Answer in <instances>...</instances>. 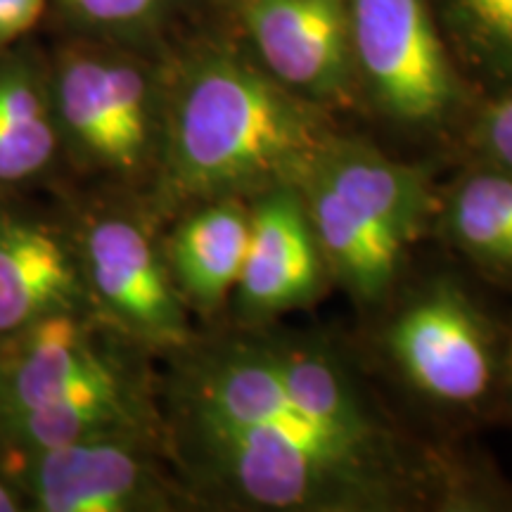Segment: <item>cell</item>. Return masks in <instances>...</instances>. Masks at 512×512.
Returning a JSON list of instances; mask_svg holds the SVG:
<instances>
[{"label":"cell","instance_id":"8","mask_svg":"<svg viewBox=\"0 0 512 512\" xmlns=\"http://www.w3.org/2000/svg\"><path fill=\"white\" fill-rule=\"evenodd\" d=\"M242 17L275 81L311 102L349 95L356 81L349 0H245Z\"/></svg>","mask_w":512,"mask_h":512},{"label":"cell","instance_id":"7","mask_svg":"<svg viewBox=\"0 0 512 512\" xmlns=\"http://www.w3.org/2000/svg\"><path fill=\"white\" fill-rule=\"evenodd\" d=\"M22 486L43 512H143L176 503L145 434H107L29 453Z\"/></svg>","mask_w":512,"mask_h":512},{"label":"cell","instance_id":"12","mask_svg":"<svg viewBox=\"0 0 512 512\" xmlns=\"http://www.w3.org/2000/svg\"><path fill=\"white\" fill-rule=\"evenodd\" d=\"M249 204L242 197H223L195 204L178 223L164 259L185 304L216 311L238 287L245 266Z\"/></svg>","mask_w":512,"mask_h":512},{"label":"cell","instance_id":"11","mask_svg":"<svg viewBox=\"0 0 512 512\" xmlns=\"http://www.w3.org/2000/svg\"><path fill=\"white\" fill-rule=\"evenodd\" d=\"M114 368L121 366L95 344L91 325L72 309L50 311L19 330L15 354L3 358L0 415L41 406Z\"/></svg>","mask_w":512,"mask_h":512},{"label":"cell","instance_id":"13","mask_svg":"<svg viewBox=\"0 0 512 512\" xmlns=\"http://www.w3.org/2000/svg\"><path fill=\"white\" fill-rule=\"evenodd\" d=\"M0 427L29 453L107 434H145L147 411L121 368L76 384L57 399L0 415Z\"/></svg>","mask_w":512,"mask_h":512},{"label":"cell","instance_id":"9","mask_svg":"<svg viewBox=\"0 0 512 512\" xmlns=\"http://www.w3.org/2000/svg\"><path fill=\"white\" fill-rule=\"evenodd\" d=\"M249 245L235 302L252 323L304 309L330 273L297 185H275L249 202Z\"/></svg>","mask_w":512,"mask_h":512},{"label":"cell","instance_id":"1","mask_svg":"<svg viewBox=\"0 0 512 512\" xmlns=\"http://www.w3.org/2000/svg\"><path fill=\"white\" fill-rule=\"evenodd\" d=\"M178 432L197 479L249 510L382 512L425 503L427 465L406 441H370L287 392L256 335L185 363Z\"/></svg>","mask_w":512,"mask_h":512},{"label":"cell","instance_id":"17","mask_svg":"<svg viewBox=\"0 0 512 512\" xmlns=\"http://www.w3.org/2000/svg\"><path fill=\"white\" fill-rule=\"evenodd\" d=\"M57 145L55 112L41 88L22 72H0V185L41 174Z\"/></svg>","mask_w":512,"mask_h":512},{"label":"cell","instance_id":"14","mask_svg":"<svg viewBox=\"0 0 512 512\" xmlns=\"http://www.w3.org/2000/svg\"><path fill=\"white\" fill-rule=\"evenodd\" d=\"M323 252L330 278L363 304H375L392 290L406 245L351 209L316 176L297 183Z\"/></svg>","mask_w":512,"mask_h":512},{"label":"cell","instance_id":"19","mask_svg":"<svg viewBox=\"0 0 512 512\" xmlns=\"http://www.w3.org/2000/svg\"><path fill=\"white\" fill-rule=\"evenodd\" d=\"M472 147L479 164L512 174V91L491 102L472 128Z\"/></svg>","mask_w":512,"mask_h":512},{"label":"cell","instance_id":"2","mask_svg":"<svg viewBox=\"0 0 512 512\" xmlns=\"http://www.w3.org/2000/svg\"><path fill=\"white\" fill-rule=\"evenodd\" d=\"M332 136L311 100L226 53L192 60L162 112L159 181L176 207L297 185Z\"/></svg>","mask_w":512,"mask_h":512},{"label":"cell","instance_id":"20","mask_svg":"<svg viewBox=\"0 0 512 512\" xmlns=\"http://www.w3.org/2000/svg\"><path fill=\"white\" fill-rule=\"evenodd\" d=\"M81 19L102 29H128L155 15L162 0H64Z\"/></svg>","mask_w":512,"mask_h":512},{"label":"cell","instance_id":"4","mask_svg":"<svg viewBox=\"0 0 512 512\" xmlns=\"http://www.w3.org/2000/svg\"><path fill=\"white\" fill-rule=\"evenodd\" d=\"M50 105L60 143L91 169L131 178L157 162L162 114L138 64L86 50L64 55Z\"/></svg>","mask_w":512,"mask_h":512},{"label":"cell","instance_id":"18","mask_svg":"<svg viewBox=\"0 0 512 512\" xmlns=\"http://www.w3.org/2000/svg\"><path fill=\"white\" fill-rule=\"evenodd\" d=\"M448 15L467 53L512 81V0H448Z\"/></svg>","mask_w":512,"mask_h":512},{"label":"cell","instance_id":"3","mask_svg":"<svg viewBox=\"0 0 512 512\" xmlns=\"http://www.w3.org/2000/svg\"><path fill=\"white\" fill-rule=\"evenodd\" d=\"M387 354L427 401L446 408H482L505 370L491 320L448 280L420 290L387 328Z\"/></svg>","mask_w":512,"mask_h":512},{"label":"cell","instance_id":"16","mask_svg":"<svg viewBox=\"0 0 512 512\" xmlns=\"http://www.w3.org/2000/svg\"><path fill=\"white\" fill-rule=\"evenodd\" d=\"M448 238L484 271L512 278V174L479 164L446 200Z\"/></svg>","mask_w":512,"mask_h":512},{"label":"cell","instance_id":"23","mask_svg":"<svg viewBox=\"0 0 512 512\" xmlns=\"http://www.w3.org/2000/svg\"><path fill=\"white\" fill-rule=\"evenodd\" d=\"M505 375H508L510 389H512V332H510V339H508V347H505Z\"/></svg>","mask_w":512,"mask_h":512},{"label":"cell","instance_id":"21","mask_svg":"<svg viewBox=\"0 0 512 512\" xmlns=\"http://www.w3.org/2000/svg\"><path fill=\"white\" fill-rule=\"evenodd\" d=\"M46 0H0V43L27 34L41 17Z\"/></svg>","mask_w":512,"mask_h":512},{"label":"cell","instance_id":"6","mask_svg":"<svg viewBox=\"0 0 512 512\" xmlns=\"http://www.w3.org/2000/svg\"><path fill=\"white\" fill-rule=\"evenodd\" d=\"M83 275L112 323L147 347H183L190 328L164 252L128 216H102L83 235Z\"/></svg>","mask_w":512,"mask_h":512},{"label":"cell","instance_id":"22","mask_svg":"<svg viewBox=\"0 0 512 512\" xmlns=\"http://www.w3.org/2000/svg\"><path fill=\"white\" fill-rule=\"evenodd\" d=\"M17 508H22V503H19L17 494L10 489L8 484L0 482V512H12Z\"/></svg>","mask_w":512,"mask_h":512},{"label":"cell","instance_id":"10","mask_svg":"<svg viewBox=\"0 0 512 512\" xmlns=\"http://www.w3.org/2000/svg\"><path fill=\"white\" fill-rule=\"evenodd\" d=\"M306 174L335 190L351 209L411 247L432 216V190L418 166L394 162L361 140H325Z\"/></svg>","mask_w":512,"mask_h":512},{"label":"cell","instance_id":"5","mask_svg":"<svg viewBox=\"0 0 512 512\" xmlns=\"http://www.w3.org/2000/svg\"><path fill=\"white\" fill-rule=\"evenodd\" d=\"M356 74L375 105L401 126H439L460 86L427 0H349Z\"/></svg>","mask_w":512,"mask_h":512},{"label":"cell","instance_id":"24","mask_svg":"<svg viewBox=\"0 0 512 512\" xmlns=\"http://www.w3.org/2000/svg\"><path fill=\"white\" fill-rule=\"evenodd\" d=\"M3 392H5V373H3V358H0V403H3Z\"/></svg>","mask_w":512,"mask_h":512},{"label":"cell","instance_id":"15","mask_svg":"<svg viewBox=\"0 0 512 512\" xmlns=\"http://www.w3.org/2000/svg\"><path fill=\"white\" fill-rule=\"evenodd\" d=\"M79 273L53 230L0 219V337L17 335L36 318L72 309Z\"/></svg>","mask_w":512,"mask_h":512}]
</instances>
